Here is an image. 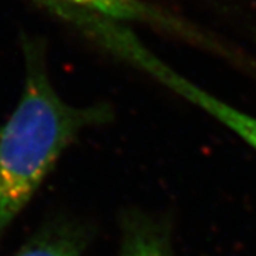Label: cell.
Segmentation results:
<instances>
[{
	"label": "cell",
	"instance_id": "cell-4",
	"mask_svg": "<svg viewBox=\"0 0 256 256\" xmlns=\"http://www.w3.org/2000/svg\"><path fill=\"white\" fill-rule=\"evenodd\" d=\"M118 256H174L160 228L148 220H134L124 228Z\"/></svg>",
	"mask_w": 256,
	"mask_h": 256
},
{
	"label": "cell",
	"instance_id": "cell-3",
	"mask_svg": "<svg viewBox=\"0 0 256 256\" xmlns=\"http://www.w3.org/2000/svg\"><path fill=\"white\" fill-rule=\"evenodd\" d=\"M47 9L54 10L62 18L77 24L82 32L97 18L114 22L120 20H144L170 28H178L180 22L152 9L141 0H38Z\"/></svg>",
	"mask_w": 256,
	"mask_h": 256
},
{
	"label": "cell",
	"instance_id": "cell-1",
	"mask_svg": "<svg viewBox=\"0 0 256 256\" xmlns=\"http://www.w3.org/2000/svg\"><path fill=\"white\" fill-rule=\"evenodd\" d=\"M24 80L14 111L0 127V232L10 225L86 128L111 117L107 106L76 107L57 94L42 38L23 36Z\"/></svg>",
	"mask_w": 256,
	"mask_h": 256
},
{
	"label": "cell",
	"instance_id": "cell-5",
	"mask_svg": "<svg viewBox=\"0 0 256 256\" xmlns=\"http://www.w3.org/2000/svg\"><path fill=\"white\" fill-rule=\"evenodd\" d=\"M82 238L68 229H52L30 240L16 256H80Z\"/></svg>",
	"mask_w": 256,
	"mask_h": 256
},
{
	"label": "cell",
	"instance_id": "cell-2",
	"mask_svg": "<svg viewBox=\"0 0 256 256\" xmlns=\"http://www.w3.org/2000/svg\"><path fill=\"white\" fill-rule=\"evenodd\" d=\"M126 60L152 76L170 90L182 96L184 98L191 101L192 104L206 111L256 150V117H252L246 112L229 106L225 101L220 100L218 97L205 92L184 76L176 73L174 68L158 60L156 54L146 50L140 40H134L128 46Z\"/></svg>",
	"mask_w": 256,
	"mask_h": 256
}]
</instances>
